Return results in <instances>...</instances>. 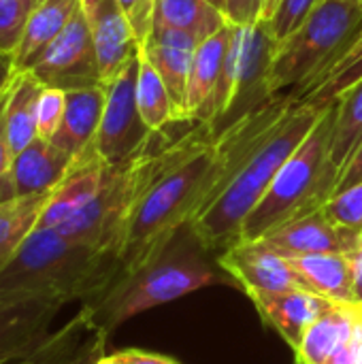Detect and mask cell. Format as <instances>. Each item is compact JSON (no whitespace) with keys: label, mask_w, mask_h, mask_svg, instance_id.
Listing matches in <instances>:
<instances>
[{"label":"cell","mask_w":362,"mask_h":364,"mask_svg":"<svg viewBox=\"0 0 362 364\" xmlns=\"http://www.w3.org/2000/svg\"><path fill=\"white\" fill-rule=\"evenodd\" d=\"M362 141V81L346 90L335 100V122L329 147V166L339 179V173Z\"/></svg>","instance_id":"25"},{"label":"cell","mask_w":362,"mask_h":364,"mask_svg":"<svg viewBox=\"0 0 362 364\" xmlns=\"http://www.w3.org/2000/svg\"><path fill=\"white\" fill-rule=\"evenodd\" d=\"M356 314L348 305H333L303 335L294 350L297 364H326V360L352 339Z\"/></svg>","instance_id":"21"},{"label":"cell","mask_w":362,"mask_h":364,"mask_svg":"<svg viewBox=\"0 0 362 364\" xmlns=\"http://www.w3.org/2000/svg\"><path fill=\"white\" fill-rule=\"evenodd\" d=\"M49 194L17 196L13 200L0 203V269L9 264L21 243L38 226V218Z\"/></svg>","instance_id":"26"},{"label":"cell","mask_w":362,"mask_h":364,"mask_svg":"<svg viewBox=\"0 0 362 364\" xmlns=\"http://www.w3.org/2000/svg\"><path fill=\"white\" fill-rule=\"evenodd\" d=\"M81 364H94V363H81Z\"/></svg>","instance_id":"45"},{"label":"cell","mask_w":362,"mask_h":364,"mask_svg":"<svg viewBox=\"0 0 362 364\" xmlns=\"http://www.w3.org/2000/svg\"><path fill=\"white\" fill-rule=\"evenodd\" d=\"M41 90H43V83L34 75H30L28 70H19L6 94L4 124H6V136H9L13 156H17L34 139H38L36 102H38Z\"/></svg>","instance_id":"22"},{"label":"cell","mask_w":362,"mask_h":364,"mask_svg":"<svg viewBox=\"0 0 362 364\" xmlns=\"http://www.w3.org/2000/svg\"><path fill=\"white\" fill-rule=\"evenodd\" d=\"M198 43L201 41L181 30L154 26L145 47L141 49V53L154 64V68L162 77L179 119H192L186 111V96L192 73V60Z\"/></svg>","instance_id":"13"},{"label":"cell","mask_w":362,"mask_h":364,"mask_svg":"<svg viewBox=\"0 0 362 364\" xmlns=\"http://www.w3.org/2000/svg\"><path fill=\"white\" fill-rule=\"evenodd\" d=\"M117 354L122 356V360L126 364H181L173 358H166L160 354H149L143 350H122Z\"/></svg>","instance_id":"36"},{"label":"cell","mask_w":362,"mask_h":364,"mask_svg":"<svg viewBox=\"0 0 362 364\" xmlns=\"http://www.w3.org/2000/svg\"><path fill=\"white\" fill-rule=\"evenodd\" d=\"M329 105L297 100L245 154L220 194L190 224V230L215 258L239 243L241 226L269 190L277 171L314 130Z\"/></svg>","instance_id":"2"},{"label":"cell","mask_w":362,"mask_h":364,"mask_svg":"<svg viewBox=\"0 0 362 364\" xmlns=\"http://www.w3.org/2000/svg\"><path fill=\"white\" fill-rule=\"evenodd\" d=\"M139 55L141 51L105 83V111L94 139V149L109 166L132 158L154 132L143 122L137 105Z\"/></svg>","instance_id":"7"},{"label":"cell","mask_w":362,"mask_h":364,"mask_svg":"<svg viewBox=\"0 0 362 364\" xmlns=\"http://www.w3.org/2000/svg\"><path fill=\"white\" fill-rule=\"evenodd\" d=\"M233 23L215 32L213 36L198 43L194 60H192V73L188 81V96H186V111L188 117L201 122L218 83L224 70L228 45H230Z\"/></svg>","instance_id":"19"},{"label":"cell","mask_w":362,"mask_h":364,"mask_svg":"<svg viewBox=\"0 0 362 364\" xmlns=\"http://www.w3.org/2000/svg\"><path fill=\"white\" fill-rule=\"evenodd\" d=\"M19 70H28L43 85L60 90H81L105 85L96 47L81 6L75 11L64 30Z\"/></svg>","instance_id":"8"},{"label":"cell","mask_w":362,"mask_h":364,"mask_svg":"<svg viewBox=\"0 0 362 364\" xmlns=\"http://www.w3.org/2000/svg\"><path fill=\"white\" fill-rule=\"evenodd\" d=\"M352 267V286H354V305H362V237L361 243L348 254Z\"/></svg>","instance_id":"37"},{"label":"cell","mask_w":362,"mask_h":364,"mask_svg":"<svg viewBox=\"0 0 362 364\" xmlns=\"http://www.w3.org/2000/svg\"><path fill=\"white\" fill-rule=\"evenodd\" d=\"M92 32L102 83H107L141 49L119 0H81Z\"/></svg>","instance_id":"12"},{"label":"cell","mask_w":362,"mask_h":364,"mask_svg":"<svg viewBox=\"0 0 362 364\" xmlns=\"http://www.w3.org/2000/svg\"><path fill=\"white\" fill-rule=\"evenodd\" d=\"M94 364H126L124 360H122V356L115 352V354H111V356H100L98 360Z\"/></svg>","instance_id":"40"},{"label":"cell","mask_w":362,"mask_h":364,"mask_svg":"<svg viewBox=\"0 0 362 364\" xmlns=\"http://www.w3.org/2000/svg\"><path fill=\"white\" fill-rule=\"evenodd\" d=\"M362 81V23L350 43L309 81L292 90V98L312 105H331L346 90Z\"/></svg>","instance_id":"18"},{"label":"cell","mask_w":362,"mask_h":364,"mask_svg":"<svg viewBox=\"0 0 362 364\" xmlns=\"http://www.w3.org/2000/svg\"><path fill=\"white\" fill-rule=\"evenodd\" d=\"M137 105L143 122L149 130H160L173 122H179L171 94L154 68V64L141 53L139 55V75H137Z\"/></svg>","instance_id":"27"},{"label":"cell","mask_w":362,"mask_h":364,"mask_svg":"<svg viewBox=\"0 0 362 364\" xmlns=\"http://www.w3.org/2000/svg\"><path fill=\"white\" fill-rule=\"evenodd\" d=\"M346 2H354V4H358V6H362V0H346Z\"/></svg>","instance_id":"44"},{"label":"cell","mask_w":362,"mask_h":364,"mask_svg":"<svg viewBox=\"0 0 362 364\" xmlns=\"http://www.w3.org/2000/svg\"><path fill=\"white\" fill-rule=\"evenodd\" d=\"M41 0H0V51L13 53L19 47L23 28Z\"/></svg>","instance_id":"28"},{"label":"cell","mask_w":362,"mask_h":364,"mask_svg":"<svg viewBox=\"0 0 362 364\" xmlns=\"http://www.w3.org/2000/svg\"><path fill=\"white\" fill-rule=\"evenodd\" d=\"M358 232L331 222L322 211L297 218L260 239L269 250L280 256H307V254H350L361 243Z\"/></svg>","instance_id":"11"},{"label":"cell","mask_w":362,"mask_h":364,"mask_svg":"<svg viewBox=\"0 0 362 364\" xmlns=\"http://www.w3.org/2000/svg\"><path fill=\"white\" fill-rule=\"evenodd\" d=\"M66 109V90L43 85L36 102V132L38 139L51 141L62 124Z\"/></svg>","instance_id":"30"},{"label":"cell","mask_w":362,"mask_h":364,"mask_svg":"<svg viewBox=\"0 0 362 364\" xmlns=\"http://www.w3.org/2000/svg\"><path fill=\"white\" fill-rule=\"evenodd\" d=\"M354 337H356V343H358V350H361V364H362V320L356 318V326H354Z\"/></svg>","instance_id":"41"},{"label":"cell","mask_w":362,"mask_h":364,"mask_svg":"<svg viewBox=\"0 0 362 364\" xmlns=\"http://www.w3.org/2000/svg\"><path fill=\"white\" fill-rule=\"evenodd\" d=\"M294 364H297V363H294Z\"/></svg>","instance_id":"46"},{"label":"cell","mask_w":362,"mask_h":364,"mask_svg":"<svg viewBox=\"0 0 362 364\" xmlns=\"http://www.w3.org/2000/svg\"><path fill=\"white\" fill-rule=\"evenodd\" d=\"M284 258L307 282L312 292L337 305H354L352 267L348 254H307Z\"/></svg>","instance_id":"20"},{"label":"cell","mask_w":362,"mask_h":364,"mask_svg":"<svg viewBox=\"0 0 362 364\" xmlns=\"http://www.w3.org/2000/svg\"><path fill=\"white\" fill-rule=\"evenodd\" d=\"M228 23L226 13L209 0H156L154 26L181 30L196 41L213 36Z\"/></svg>","instance_id":"23"},{"label":"cell","mask_w":362,"mask_h":364,"mask_svg":"<svg viewBox=\"0 0 362 364\" xmlns=\"http://www.w3.org/2000/svg\"><path fill=\"white\" fill-rule=\"evenodd\" d=\"M333 122L335 102L326 107L307 139L277 171L269 190L243 222L239 243L260 241L280 226L322 209L333 196L337 186V177L329 166Z\"/></svg>","instance_id":"4"},{"label":"cell","mask_w":362,"mask_h":364,"mask_svg":"<svg viewBox=\"0 0 362 364\" xmlns=\"http://www.w3.org/2000/svg\"><path fill=\"white\" fill-rule=\"evenodd\" d=\"M218 264L228 273L235 286L247 292V296L256 292L309 290L307 282L292 269V264L260 241L228 247L218 256Z\"/></svg>","instance_id":"10"},{"label":"cell","mask_w":362,"mask_h":364,"mask_svg":"<svg viewBox=\"0 0 362 364\" xmlns=\"http://www.w3.org/2000/svg\"><path fill=\"white\" fill-rule=\"evenodd\" d=\"M362 181V141L361 145L356 147V151L352 154V158L348 160V164L344 166V171L339 173V179H337V186H335V192H341L350 186H356Z\"/></svg>","instance_id":"34"},{"label":"cell","mask_w":362,"mask_h":364,"mask_svg":"<svg viewBox=\"0 0 362 364\" xmlns=\"http://www.w3.org/2000/svg\"><path fill=\"white\" fill-rule=\"evenodd\" d=\"M79 6L81 0H41L32 11L15 51L17 68H21L28 60L43 51L64 30Z\"/></svg>","instance_id":"24"},{"label":"cell","mask_w":362,"mask_h":364,"mask_svg":"<svg viewBox=\"0 0 362 364\" xmlns=\"http://www.w3.org/2000/svg\"><path fill=\"white\" fill-rule=\"evenodd\" d=\"M275 47L277 41L269 21L233 23L224 70L201 122L213 124L220 132L237 117L273 98L267 92V73Z\"/></svg>","instance_id":"6"},{"label":"cell","mask_w":362,"mask_h":364,"mask_svg":"<svg viewBox=\"0 0 362 364\" xmlns=\"http://www.w3.org/2000/svg\"><path fill=\"white\" fill-rule=\"evenodd\" d=\"M260 318L275 328L282 339L297 350L305 331L333 305V301L312 290H288V292H256L250 294Z\"/></svg>","instance_id":"14"},{"label":"cell","mask_w":362,"mask_h":364,"mask_svg":"<svg viewBox=\"0 0 362 364\" xmlns=\"http://www.w3.org/2000/svg\"><path fill=\"white\" fill-rule=\"evenodd\" d=\"M318 211H322L337 226L362 235V181L333 194Z\"/></svg>","instance_id":"29"},{"label":"cell","mask_w":362,"mask_h":364,"mask_svg":"<svg viewBox=\"0 0 362 364\" xmlns=\"http://www.w3.org/2000/svg\"><path fill=\"white\" fill-rule=\"evenodd\" d=\"M277 4H280V0H262V15H260V19L269 21L273 17V13H275Z\"/></svg>","instance_id":"39"},{"label":"cell","mask_w":362,"mask_h":364,"mask_svg":"<svg viewBox=\"0 0 362 364\" xmlns=\"http://www.w3.org/2000/svg\"><path fill=\"white\" fill-rule=\"evenodd\" d=\"M209 2H211V4H215V6H218V9H222V11L226 9V0H209Z\"/></svg>","instance_id":"43"},{"label":"cell","mask_w":362,"mask_h":364,"mask_svg":"<svg viewBox=\"0 0 362 364\" xmlns=\"http://www.w3.org/2000/svg\"><path fill=\"white\" fill-rule=\"evenodd\" d=\"M215 284H233V279L186 226L151 262L119 275L98 299L81 305L79 316L92 331L109 339L130 318Z\"/></svg>","instance_id":"1"},{"label":"cell","mask_w":362,"mask_h":364,"mask_svg":"<svg viewBox=\"0 0 362 364\" xmlns=\"http://www.w3.org/2000/svg\"><path fill=\"white\" fill-rule=\"evenodd\" d=\"M362 23V6L346 0H324L282 43H277L269 73L267 92L280 96L297 90L350 43Z\"/></svg>","instance_id":"5"},{"label":"cell","mask_w":362,"mask_h":364,"mask_svg":"<svg viewBox=\"0 0 362 364\" xmlns=\"http://www.w3.org/2000/svg\"><path fill=\"white\" fill-rule=\"evenodd\" d=\"M224 13L230 23H254L262 15V0H226Z\"/></svg>","instance_id":"33"},{"label":"cell","mask_w":362,"mask_h":364,"mask_svg":"<svg viewBox=\"0 0 362 364\" xmlns=\"http://www.w3.org/2000/svg\"><path fill=\"white\" fill-rule=\"evenodd\" d=\"M75 158L45 139H34L26 149L13 158V179L17 196H34L53 192Z\"/></svg>","instance_id":"16"},{"label":"cell","mask_w":362,"mask_h":364,"mask_svg":"<svg viewBox=\"0 0 362 364\" xmlns=\"http://www.w3.org/2000/svg\"><path fill=\"white\" fill-rule=\"evenodd\" d=\"M107 166L109 164L98 156L94 145L85 149L81 156H77L62 183L49 194L36 228H58L77 211H81L98 192Z\"/></svg>","instance_id":"15"},{"label":"cell","mask_w":362,"mask_h":364,"mask_svg":"<svg viewBox=\"0 0 362 364\" xmlns=\"http://www.w3.org/2000/svg\"><path fill=\"white\" fill-rule=\"evenodd\" d=\"M19 68H17V62H15V55L13 53H2L0 51V100L9 94L15 77H17Z\"/></svg>","instance_id":"35"},{"label":"cell","mask_w":362,"mask_h":364,"mask_svg":"<svg viewBox=\"0 0 362 364\" xmlns=\"http://www.w3.org/2000/svg\"><path fill=\"white\" fill-rule=\"evenodd\" d=\"M117 275L119 262L113 254L73 241L53 228H34L0 269V296L85 305L98 299Z\"/></svg>","instance_id":"3"},{"label":"cell","mask_w":362,"mask_h":364,"mask_svg":"<svg viewBox=\"0 0 362 364\" xmlns=\"http://www.w3.org/2000/svg\"><path fill=\"white\" fill-rule=\"evenodd\" d=\"M64 305L49 299L0 296V364H13L43 352L53 333L51 322Z\"/></svg>","instance_id":"9"},{"label":"cell","mask_w":362,"mask_h":364,"mask_svg":"<svg viewBox=\"0 0 362 364\" xmlns=\"http://www.w3.org/2000/svg\"><path fill=\"white\" fill-rule=\"evenodd\" d=\"M4 100L6 96L0 100V203L13 200L17 198V190H15V179H13V151L9 145V136H6V124H4Z\"/></svg>","instance_id":"32"},{"label":"cell","mask_w":362,"mask_h":364,"mask_svg":"<svg viewBox=\"0 0 362 364\" xmlns=\"http://www.w3.org/2000/svg\"><path fill=\"white\" fill-rule=\"evenodd\" d=\"M105 111V85L68 90L66 109L62 124L51 139L53 145L70 154L73 158L81 156L94 145L100 119Z\"/></svg>","instance_id":"17"},{"label":"cell","mask_w":362,"mask_h":364,"mask_svg":"<svg viewBox=\"0 0 362 364\" xmlns=\"http://www.w3.org/2000/svg\"><path fill=\"white\" fill-rule=\"evenodd\" d=\"M320 2L324 0H280L273 17L269 19L275 41L282 43L284 38H288Z\"/></svg>","instance_id":"31"},{"label":"cell","mask_w":362,"mask_h":364,"mask_svg":"<svg viewBox=\"0 0 362 364\" xmlns=\"http://www.w3.org/2000/svg\"><path fill=\"white\" fill-rule=\"evenodd\" d=\"M348 307H352V309H354V314H356V318L362 320V305H348Z\"/></svg>","instance_id":"42"},{"label":"cell","mask_w":362,"mask_h":364,"mask_svg":"<svg viewBox=\"0 0 362 364\" xmlns=\"http://www.w3.org/2000/svg\"><path fill=\"white\" fill-rule=\"evenodd\" d=\"M326 364H361V350L356 343V337L352 335V339L348 343H344L329 360Z\"/></svg>","instance_id":"38"}]
</instances>
